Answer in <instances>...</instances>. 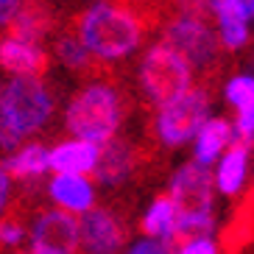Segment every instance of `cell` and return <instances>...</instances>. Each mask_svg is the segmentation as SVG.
<instances>
[{"label":"cell","mask_w":254,"mask_h":254,"mask_svg":"<svg viewBox=\"0 0 254 254\" xmlns=\"http://www.w3.org/2000/svg\"><path fill=\"white\" fill-rule=\"evenodd\" d=\"M48 195L56 207L67 209L73 215H81L95 207V185L90 173H53L48 182Z\"/></svg>","instance_id":"obj_11"},{"label":"cell","mask_w":254,"mask_h":254,"mask_svg":"<svg viewBox=\"0 0 254 254\" xmlns=\"http://www.w3.org/2000/svg\"><path fill=\"white\" fill-rule=\"evenodd\" d=\"M0 165L14 179H39V176H45L51 171V151L45 145H39V142H28V145L8 151V157Z\"/></svg>","instance_id":"obj_17"},{"label":"cell","mask_w":254,"mask_h":254,"mask_svg":"<svg viewBox=\"0 0 254 254\" xmlns=\"http://www.w3.org/2000/svg\"><path fill=\"white\" fill-rule=\"evenodd\" d=\"M53 25V17L48 11L45 0H23V8L20 14L14 17V23L8 25L11 34L25 39H34V42H42L48 37V31Z\"/></svg>","instance_id":"obj_19"},{"label":"cell","mask_w":254,"mask_h":254,"mask_svg":"<svg viewBox=\"0 0 254 254\" xmlns=\"http://www.w3.org/2000/svg\"><path fill=\"white\" fill-rule=\"evenodd\" d=\"M128 3H151V0H128Z\"/></svg>","instance_id":"obj_29"},{"label":"cell","mask_w":254,"mask_h":254,"mask_svg":"<svg viewBox=\"0 0 254 254\" xmlns=\"http://www.w3.org/2000/svg\"><path fill=\"white\" fill-rule=\"evenodd\" d=\"M207 120H209V92L201 84H193L190 90H185L182 95L159 106L154 128H157V137L162 145L179 148V145L193 142V137L198 134V128Z\"/></svg>","instance_id":"obj_4"},{"label":"cell","mask_w":254,"mask_h":254,"mask_svg":"<svg viewBox=\"0 0 254 254\" xmlns=\"http://www.w3.org/2000/svg\"><path fill=\"white\" fill-rule=\"evenodd\" d=\"M195 67L185 53L168 39H159L145 51L140 62V90L151 106H162L193 87Z\"/></svg>","instance_id":"obj_3"},{"label":"cell","mask_w":254,"mask_h":254,"mask_svg":"<svg viewBox=\"0 0 254 254\" xmlns=\"http://www.w3.org/2000/svg\"><path fill=\"white\" fill-rule=\"evenodd\" d=\"M224 92L235 112H254V75H232Z\"/></svg>","instance_id":"obj_22"},{"label":"cell","mask_w":254,"mask_h":254,"mask_svg":"<svg viewBox=\"0 0 254 254\" xmlns=\"http://www.w3.org/2000/svg\"><path fill=\"white\" fill-rule=\"evenodd\" d=\"M126 254H171V246L162 238H145L128 249Z\"/></svg>","instance_id":"obj_25"},{"label":"cell","mask_w":254,"mask_h":254,"mask_svg":"<svg viewBox=\"0 0 254 254\" xmlns=\"http://www.w3.org/2000/svg\"><path fill=\"white\" fill-rule=\"evenodd\" d=\"M171 45H176L187 59L193 62L195 70L209 67L218 56L221 39L212 28H209L204 14H190V11H176V14L165 23L162 34Z\"/></svg>","instance_id":"obj_6"},{"label":"cell","mask_w":254,"mask_h":254,"mask_svg":"<svg viewBox=\"0 0 254 254\" xmlns=\"http://www.w3.org/2000/svg\"><path fill=\"white\" fill-rule=\"evenodd\" d=\"M134 168H137V151L126 140L112 137V140H106L101 145L98 165H95V171H92V176L101 185L115 187V185H123L134 173Z\"/></svg>","instance_id":"obj_13"},{"label":"cell","mask_w":254,"mask_h":254,"mask_svg":"<svg viewBox=\"0 0 254 254\" xmlns=\"http://www.w3.org/2000/svg\"><path fill=\"white\" fill-rule=\"evenodd\" d=\"M0 67L11 75H45L48 70V53L42 42L3 34L0 37Z\"/></svg>","instance_id":"obj_10"},{"label":"cell","mask_w":254,"mask_h":254,"mask_svg":"<svg viewBox=\"0 0 254 254\" xmlns=\"http://www.w3.org/2000/svg\"><path fill=\"white\" fill-rule=\"evenodd\" d=\"M249 6H252V11H254V0H249Z\"/></svg>","instance_id":"obj_30"},{"label":"cell","mask_w":254,"mask_h":254,"mask_svg":"<svg viewBox=\"0 0 254 254\" xmlns=\"http://www.w3.org/2000/svg\"><path fill=\"white\" fill-rule=\"evenodd\" d=\"M31 254H62L56 249H45V246H31Z\"/></svg>","instance_id":"obj_28"},{"label":"cell","mask_w":254,"mask_h":254,"mask_svg":"<svg viewBox=\"0 0 254 254\" xmlns=\"http://www.w3.org/2000/svg\"><path fill=\"white\" fill-rule=\"evenodd\" d=\"M171 254H218V243L209 235L201 238H187L171 246Z\"/></svg>","instance_id":"obj_23"},{"label":"cell","mask_w":254,"mask_h":254,"mask_svg":"<svg viewBox=\"0 0 254 254\" xmlns=\"http://www.w3.org/2000/svg\"><path fill=\"white\" fill-rule=\"evenodd\" d=\"M75 34L98 62H118L142 45L145 20L131 6L98 0L75 17Z\"/></svg>","instance_id":"obj_1"},{"label":"cell","mask_w":254,"mask_h":254,"mask_svg":"<svg viewBox=\"0 0 254 254\" xmlns=\"http://www.w3.org/2000/svg\"><path fill=\"white\" fill-rule=\"evenodd\" d=\"M6 92L17 126L25 137L42 131L51 123L56 101H53V92L42 75H11L6 84Z\"/></svg>","instance_id":"obj_5"},{"label":"cell","mask_w":254,"mask_h":254,"mask_svg":"<svg viewBox=\"0 0 254 254\" xmlns=\"http://www.w3.org/2000/svg\"><path fill=\"white\" fill-rule=\"evenodd\" d=\"M176 218H179V209H176V201L171 198V193L157 195L151 201V207L145 209L140 229L145 232V238H162L165 243H171L173 235H176Z\"/></svg>","instance_id":"obj_18"},{"label":"cell","mask_w":254,"mask_h":254,"mask_svg":"<svg viewBox=\"0 0 254 254\" xmlns=\"http://www.w3.org/2000/svg\"><path fill=\"white\" fill-rule=\"evenodd\" d=\"M238 140L235 123L226 118H209L193 137V159L201 165H215L226 148Z\"/></svg>","instance_id":"obj_16"},{"label":"cell","mask_w":254,"mask_h":254,"mask_svg":"<svg viewBox=\"0 0 254 254\" xmlns=\"http://www.w3.org/2000/svg\"><path fill=\"white\" fill-rule=\"evenodd\" d=\"M53 53H56V59H59V64L64 70H70V73H81L87 75L92 70V64H95V56H92L90 51H87V45L81 42V37L73 31H64V34H59V37L53 39Z\"/></svg>","instance_id":"obj_20"},{"label":"cell","mask_w":254,"mask_h":254,"mask_svg":"<svg viewBox=\"0 0 254 254\" xmlns=\"http://www.w3.org/2000/svg\"><path fill=\"white\" fill-rule=\"evenodd\" d=\"M212 17L218 23V39L226 51H240L249 42V25L254 20L249 0H212Z\"/></svg>","instance_id":"obj_12"},{"label":"cell","mask_w":254,"mask_h":254,"mask_svg":"<svg viewBox=\"0 0 254 254\" xmlns=\"http://www.w3.org/2000/svg\"><path fill=\"white\" fill-rule=\"evenodd\" d=\"M249 151H252V142L235 140L221 154V159L215 162V190L218 193L238 195L243 190L246 176H249Z\"/></svg>","instance_id":"obj_15"},{"label":"cell","mask_w":254,"mask_h":254,"mask_svg":"<svg viewBox=\"0 0 254 254\" xmlns=\"http://www.w3.org/2000/svg\"><path fill=\"white\" fill-rule=\"evenodd\" d=\"M95 3H98V0H95Z\"/></svg>","instance_id":"obj_31"},{"label":"cell","mask_w":254,"mask_h":254,"mask_svg":"<svg viewBox=\"0 0 254 254\" xmlns=\"http://www.w3.org/2000/svg\"><path fill=\"white\" fill-rule=\"evenodd\" d=\"M168 193L176 201L179 212H215L212 198H215V173H209V165L187 162L171 176Z\"/></svg>","instance_id":"obj_7"},{"label":"cell","mask_w":254,"mask_h":254,"mask_svg":"<svg viewBox=\"0 0 254 254\" xmlns=\"http://www.w3.org/2000/svg\"><path fill=\"white\" fill-rule=\"evenodd\" d=\"M25 240V226L17 218H0V246L14 249Z\"/></svg>","instance_id":"obj_24"},{"label":"cell","mask_w":254,"mask_h":254,"mask_svg":"<svg viewBox=\"0 0 254 254\" xmlns=\"http://www.w3.org/2000/svg\"><path fill=\"white\" fill-rule=\"evenodd\" d=\"M126 243V229L115 212L92 207L78 215V252L81 254H118Z\"/></svg>","instance_id":"obj_8"},{"label":"cell","mask_w":254,"mask_h":254,"mask_svg":"<svg viewBox=\"0 0 254 254\" xmlns=\"http://www.w3.org/2000/svg\"><path fill=\"white\" fill-rule=\"evenodd\" d=\"M11 173L0 165V218L6 215V209H8V204H11Z\"/></svg>","instance_id":"obj_26"},{"label":"cell","mask_w":254,"mask_h":254,"mask_svg":"<svg viewBox=\"0 0 254 254\" xmlns=\"http://www.w3.org/2000/svg\"><path fill=\"white\" fill-rule=\"evenodd\" d=\"M20 8H23V0H0V28H8L14 23Z\"/></svg>","instance_id":"obj_27"},{"label":"cell","mask_w":254,"mask_h":254,"mask_svg":"<svg viewBox=\"0 0 254 254\" xmlns=\"http://www.w3.org/2000/svg\"><path fill=\"white\" fill-rule=\"evenodd\" d=\"M31 246L56 249L62 254H78V218L67 209H45L31 226Z\"/></svg>","instance_id":"obj_9"},{"label":"cell","mask_w":254,"mask_h":254,"mask_svg":"<svg viewBox=\"0 0 254 254\" xmlns=\"http://www.w3.org/2000/svg\"><path fill=\"white\" fill-rule=\"evenodd\" d=\"M123 123V104L112 84L92 81L70 98L64 109V128L70 137L101 142L118 137V128Z\"/></svg>","instance_id":"obj_2"},{"label":"cell","mask_w":254,"mask_h":254,"mask_svg":"<svg viewBox=\"0 0 254 254\" xmlns=\"http://www.w3.org/2000/svg\"><path fill=\"white\" fill-rule=\"evenodd\" d=\"M23 131L17 126L14 112H11V104H8V92H6V84H0V148L3 151H14L20 148L23 142Z\"/></svg>","instance_id":"obj_21"},{"label":"cell","mask_w":254,"mask_h":254,"mask_svg":"<svg viewBox=\"0 0 254 254\" xmlns=\"http://www.w3.org/2000/svg\"><path fill=\"white\" fill-rule=\"evenodd\" d=\"M101 142L84 140V137H70L51 148V171L53 173H92L98 165Z\"/></svg>","instance_id":"obj_14"}]
</instances>
